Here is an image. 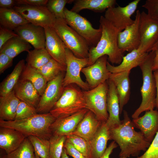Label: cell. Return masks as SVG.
<instances>
[{"label": "cell", "mask_w": 158, "mask_h": 158, "mask_svg": "<svg viewBox=\"0 0 158 158\" xmlns=\"http://www.w3.org/2000/svg\"><path fill=\"white\" fill-rule=\"evenodd\" d=\"M123 119L121 124L110 128L111 140L119 146V158L138 157L141 151L145 152L151 143L140 131L137 132L128 112L123 110Z\"/></svg>", "instance_id": "cell-1"}, {"label": "cell", "mask_w": 158, "mask_h": 158, "mask_svg": "<svg viewBox=\"0 0 158 158\" xmlns=\"http://www.w3.org/2000/svg\"><path fill=\"white\" fill-rule=\"evenodd\" d=\"M102 28L101 38L96 46L90 48L89 52L87 66L93 64L100 57L107 55L112 64L119 65L121 62L124 52L119 48L117 37L120 30L103 16L99 20Z\"/></svg>", "instance_id": "cell-2"}, {"label": "cell", "mask_w": 158, "mask_h": 158, "mask_svg": "<svg viewBox=\"0 0 158 158\" xmlns=\"http://www.w3.org/2000/svg\"><path fill=\"white\" fill-rule=\"evenodd\" d=\"M56 119L50 112L37 113L23 120L12 121L0 120V126L16 130L27 137L35 136L49 140L52 135L50 126Z\"/></svg>", "instance_id": "cell-3"}, {"label": "cell", "mask_w": 158, "mask_h": 158, "mask_svg": "<svg viewBox=\"0 0 158 158\" xmlns=\"http://www.w3.org/2000/svg\"><path fill=\"white\" fill-rule=\"evenodd\" d=\"M155 53V51L149 52L139 66L143 78L142 85L140 89L142 100L139 107L132 115L133 119L139 117L144 111L154 109L156 107V88L152 69Z\"/></svg>", "instance_id": "cell-4"}, {"label": "cell", "mask_w": 158, "mask_h": 158, "mask_svg": "<svg viewBox=\"0 0 158 158\" xmlns=\"http://www.w3.org/2000/svg\"><path fill=\"white\" fill-rule=\"evenodd\" d=\"M86 109L83 91L72 85L64 87L61 97L49 112L56 118L68 116Z\"/></svg>", "instance_id": "cell-5"}, {"label": "cell", "mask_w": 158, "mask_h": 158, "mask_svg": "<svg viewBox=\"0 0 158 158\" xmlns=\"http://www.w3.org/2000/svg\"><path fill=\"white\" fill-rule=\"evenodd\" d=\"M53 28L75 56L80 58H88L90 48L88 44L67 24L64 19L56 18Z\"/></svg>", "instance_id": "cell-6"}, {"label": "cell", "mask_w": 158, "mask_h": 158, "mask_svg": "<svg viewBox=\"0 0 158 158\" xmlns=\"http://www.w3.org/2000/svg\"><path fill=\"white\" fill-rule=\"evenodd\" d=\"M64 13V19L67 24L86 41L90 48L95 47L102 35L101 26L94 28L85 18L66 8Z\"/></svg>", "instance_id": "cell-7"}, {"label": "cell", "mask_w": 158, "mask_h": 158, "mask_svg": "<svg viewBox=\"0 0 158 158\" xmlns=\"http://www.w3.org/2000/svg\"><path fill=\"white\" fill-rule=\"evenodd\" d=\"M108 87L107 81L94 88L83 91L86 109L102 122H106L109 117L107 109Z\"/></svg>", "instance_id": "cell-8"}, {"label": "cell", "mask_w": 158, "mask_h": 158, "mask_svg": "<svg viewBox=\"0 0 158 158\" xmlns=\"http://www.w3.org/2000/svg\"><path fill=\"white\" fill-rule=\"evenodd\" d=\"M66 70L63 80L64 87L75 84L84 90L90 89L86 82L82 79L80 73L82 69L87 66L88 59L80 58L75 56L68 49H66Z\"/></svg>", "instance_id": "cell-9"}, {"label": "cell", "mask_w": 158, "mask_h": 158, "mask_svg": "<svg viewBox=\"0 0 158 158\" xmlns=\"http://www.w3.org/2000/svg\"><path fill=\"white\" fill-rule=\"evenodd\" d=\"M64 72L47 82L36 108L37 113L49 112L62 95L64 89L63 80Z\"/></svg>", "instance_id": "cell-10"}, {"label": "cell", "mask_w": 158, "mask_h": 158, "mask_svg": "<svg viewBox=\"0 0 158 158\" xmlns=\"http://www.w3.org/2000/svg\"><path fill=\"white\" fill-rule=\"evenodd\" d=\"M29 23L44 28H53L56 18L46 6L16 5L13 8Z\"/></svg>", "instance_id": "cell-11"}, {"label": "cell", "mask_w": 158, "mask_h": 158, "mask_svg": "<svg viewBox=\"0 0 158 158\" xmlns=\"http://www.w3.org/2000/svg\"><path fill=\"white\" fill-rule=\"evenodd\" d=\"M140 44L138 48L146 52L152 51L158 41V20L144 11L141 13L140 26Z\"/></svg>", "instance_id": "cell-12"}, {"label": "cell", "mask_w": 158, "mask_h": 158, "mask_svg": "<svg viewBox=\"0 0 158 158\" xmlns=\"http://www.w3.org/2000/svg\"><path fill=\"white\" fill-rule=\"evenodd\" d=\"M135 0L124 7L118 6L107 9L104 17L120 31L133 23L134 20L131 18L134 13L140 1Z\"/></svg>", "instance_id": "cell-13"}, {"label": "cell", "mask_w": 158, "mask_h": 158, "mask_svg": "<svg viewBox=\"0 0 158 158\" xmlns=\"http://www.w3.org/2000/svg\"><path fill=\"white\" fill-rule=\"evenodd\" d=\"M141 13L139 10L136 12L135 19L131 25L126 27L118 34L117 41L119 49L123 52H130L138 49L140 45V26Z\"/></svg>", "instance_id": "cell-14"}, {"label": "cell", "mask_w": 158, "mask_h": 158, "mask_svg": "<svg viewBox=\"0 0 158 158\" xmlns=\"http://www.w3.org/2000/svg\"><path fill=\"white\" fill-rule=\"evenodd\" d=\"M107 56H103L92 65L83 68L81 72L84 75L86 83L91 89L108 80L111 73L108 70Z\"/></svg>", "instance_id": "cell-15"}, {"label": "cell", "mask_w": 158, "mask_h": 158, "mask_svg": "<svg viewBox=\"0 0 158 158\" xmlns=\"http://www.w3.org/2000/svg\"><path fill=\"white\" fill-rule=\"evenodd\" d=\"M14 31L20 37L33 46L34 49L45 48L46 35L44 28L28 23Z\"/></svg>", "instance_id": "cell-16"}, {"label": "cell", "mask_w": 158, "mask_h": 158, "mask_svg": "<svg viewBox=\"0 0 158 158\" xmlns=\"http://www.w3.org/2000/svg\"><path fill=\"white\" fill-rule=\"evenodd\" d=\"M46 35L45 48L51 58L66 66V47L52 27L44 28Z\"/></svg>", "instance_id": "cell-17"}, {"label": "cell", "mask_w": 158, "mask_h": 158, "mask_svg": "<svg viewBox=\"0 0 158 158\" xmlns=\"http://www.w3.org/2000/svg\"><path fill=\"white\" fill-rule=\"evenodd\" d=\"M88 110L85 109L72 115L56 118L50 126L52 135L67 136L72 134Z\"/></svg>", "instance_id": "cell-18"}, {"label": "cell", "mask_w": 158, "mask_h": 158, "mask_svg": "<svg viewBox=\"0 0 158 158\" xmlns=\"http://www.w3.org/2000/svg\"><path fill=\"white\" fill-rule=\"evenodd\" d=\"M132 122L135 128L139 129L146 140L151 143L158 131V110L146 111L143 116L133 119Z\"/></svg>", "instance_id": "cell-19"}, {"label": "cell", "mask_w": 158, "mask_h": 158, "mask_svg": "<svg viewBox=\"0 0 158 158\" xmlns=\"http://www.w3.org/2000/svg\"><path fill=\"white\" fill-rule=\"evenodd\" d=\"M130 71H123L116 73H111L109 79L115 85L120 105V114L123 111L124 106L128 102L130 93Z\"/></svg>", "instance_id": "cell-20"}, {"label": "cell", "mask_w": 158, "mask_h": 158, "mask_svg": "<svg viewBox=\"0 0 158 158\" xmlns=\"http://www.w3.org/2000/svg\"><path fill=\"white\" fill-rule=\"evenodd\" d=\"M107 81L109 87L107 99L109 117L106 123L110 128L121 124L122 121L119 117V102L115 85L110 79Z\"/></svg>", "instance_id": "cell-21"}, {"label": "cell", "mask_w": 158, "mask_h": 158, "mask_svg": "<svg viewBox=\"0 0 158 158\" xmlns=\"http://www.w3.org/2000/svg\"><path fill=\"white\" fill-rule=\"evenodd\" d=\"M149 52L143 51L139 49L133 50L123 56L119 65L115 66L107 63L108 70L111 73L130 71L133 68L139 66L147 56Z\"/></svg>", "instance_id": "cell-22"}, {"label": "cell", "mask_w": 158, "mask_h": 158, "mask_svg": "<svg viewBox=\"0 0 158 158\" xmlns=\"http://www.w3.org/2000/svg\"><path fill=\"white\" fill-rule=\"evenodd\" d=\"M111 140L110 128L106 122H102L93 137L89 141L90 158H99L104 154L108 141Z\"/></svg>", "instance_id": "cell-23"}, {"label": "cell", "mask_w": 158, "mask_h": 158, "mask_svg": "<svg viewBox=\"0 0 158 158\" xmlns=\"http://www.w3.org/2000/svg\"><path fill=\"white\" fill-rule=\"evenodd\" d=\"M13 90L20 101L36 108L41 96L30 82L20 78Z\"/></svg>", "instance_id": "cell-24"}, {"label": "cell", "mask_w": 158, "mask_h": 158, "mask_svg": "<svg viewBox=\"0 0 158 158\" xmlns=\"http://www.w3.org/2000/svg\"><path fill=\"white\" fill-rule=\"evenodd\" d=\"M102 122L89 110L71 134L80 136L89 141L95 135Z\"/></svg>", "instance_id": "cell-25"}, {"label": "cell", "mask_w": 158, "mask_h": 158, "mask_svg": "<svg viewBox=\"0 0 158 158\" xmlns=\"http://www.w3.org/2000/svg\"><path fill=\"white\" fill-rule=\"evenodd\" d=\"M26 138L16 130L0 127V148L8 154L17 149Z\"/></svg>", "instance_id": "cell-26"}, {"label": "cell", "mask_w": 158, "mask_h": 158, "mask_svg": "<svg viewBox=\"0 0 158 158\" xmlns=\"http://www.w3.org/2000/svg\"><path fill=\"white\" fill-rule=\"evenodd\" d=\"M20 101L16 96L13 90L6 95L0 97V120H14Z\"/></svg>", "instance_id": "cell-27"}, {"label": "cell", "mask_w": 158, "mask_h": 158, "mask_svg": "<svg viewBox=\"0 0 158 158\" xmlns=\"http://www.w3.org/2000/svg\"><path fill=\"white\" fill-rule=\"evenodd\" d=\"M70 10L78 13L84 9H89L95 12H103L109 8L115 7V0H76Z\"/></svg>", "instance_id": "cell-28"}, {"label": "cell", "mask_w": 158, "mask_h": 158, "mask_svg": "<svg viewBox=\"0 0 158 158\" xmlns=\"http://www.w3.org/2000/svg\"><path fill=\"white\" fill-rule=\"evenodd\" d=\"M28 23L13 8H0V26L14 30L18 27Z\"/></svg>", "instance_id": "cell-29"}, {"label": "cell", "mask_w": 158, "mask_h": 158, "mask_svg": "<svg viewBox=\"0 0 158 158\" xmlns=\"http://www.w3.org/2000/svg\"><path fill=\"white\" fill-rule=\"evenodd\" d=\"M25 65L24 60L20 61L11 73L2 82L0 86V97L4 96L13 90L20 78Z\"/></svg>", "instance_id": "cell-30"}, {"label": "cell", "mask_w": 158, "mask_h": 158, "mask_svg": "<svg viewBox=\"0 0 158 158\" xmlns=\"http://www.w3.org/2000/svg\"><path fill=\"white\" fill-rule=\"evenodd\" d=\"M31 44L18 36L8 41L0 48V53H4L13 59L23 51H28L31 48Z\"/></svg>", "instance_id": "cell-31"}, {"label": "cell", "mask_w": 158, "mask_h": 158, "mask_svg": "<svg viewBox=\"0 0 158 158\" xmlns=\"http://www.w3.org/2000/svg\"><path fill=\"white\" fill-rule=\"evenodd\" d=\"M20 78L30 82L40 96L42 95L46 87L47 82L38 69L26 64Z\"/></svg>", "instance_id": "cell-32"}, {"label": "cell", "mask_w": 158, "mask_h": 158, "mask_svg": "<svg viewBox=\"0 0 158 158\" xmlns=\"http://www.w3.org/2000/svg\"><path fill=\"white\" fill-rule=\"evenodd\" d=\"M26 59L27 64L39 69L52 58L45 48L29 50Z\"/></svg>", "instance_id": "cell-33"}, {"label": "cell", "mask_w": 158, "mask_h": 158, "mask_svg": "<svg viewBox=\"0 0 158 158\" xmlns=\"http://www.w3.org/2000/svg\"><path fill=\"white\" fill-rule=\"evenodd\" d=\"M66 66L51 58L46 64L38 70L48 82L59 74L66 72Z\"/></svg>", "instance_id": "cell-34"}, {"label": "cell", "mask_w": 158, "mask_h": 158, "mask_svg": "<svg viewBox=\"0 0 158 158\" xmlns=\"http://www.w3.org/2000/svg\"><path fill=\"white\" fill-rule=\"evenodd\" d=\"M32 145L28 137L16 150L4 155L2 158H35Z\"/></svg>", "instance_id": "cell-35"}, {"label": "cell", "mask_w": 158, "mask_h": 158, "mask_svg": "<svg viewBox=\"0 0 158 158\" xmlns=\"http://www.w3.org/2000/svg\"><path fill=\"white\" fill-rule=\"evenodd\" d=\"M27 137L32 145L35 154L40 158H50L49 140L35 136Z\"/></svg>", "instance_id": "cell-36"}, {"label": "cell", "mask_w": 158, "mask_h": 158, "mask_svg": "<svg viewBox=\"0 0 158 158\" xmlns=\"http://www.w3.org/2000/svg\"><path fill=\"white\" fill-rule=\"evenodd\" d=\"M66 136L52 135L49 139L50 158H61Z\"/></svg>", "instance_id": "cell-37"}, {"label": "cell", "mask_w": 158, "mask_h": 158, "mask_svg": "<svg viewBox=\"0 0 158 158\" xmlns=\"http://www.w3.org/2000/svg\"><path fill=\"white\" fill-rule=\"evenodd\" d=\"M74 1V0H49L46 6L56 18L64 19L66 5Z\"/></svg>", "instance_id": "cell-38"}, {"label": "cell", "mask_w": 158, "mask_h": 158, "mask_svg": "<svg viewBox=\"0 0 158 158\" xmlns=\"http://www.w3.org/2000/svg\"><path fill=\"white\" fill-rule=\"evenodd\" d=\"M67 140L86 158H90L89 142L78 135L71 134L66 136Z\"/></svg>", "instance_id": "cell-39"}, {"label": "cell", "mask_w": 158, "mask_h": 158, "mask_svg": "<svg viewBox=\"0 0 158 158\" xmlns=\"http://www.w3.org/2000/svg\"><path fill=\"white\" fill-rule=\"evenodd\" d=\"M37 114L35 108L25 102L20 101L17 109L14 120L26 119Z\"/></svg>", "instance_id": "cell-40"}, {"label": "cell", "mask_w": 158, "mask_h": 158, "mask_svg": "<svg viewBox=\"0 0 158 158\" xmlns=\"http://www.w3.org/2000/svg\"><path fill=\"white\" fill-rule=\"evenodd\" d=\"M137 158H158V131L148 148Z\"/></svg>", "instance_id": "cell-41"}, {"label": "cell", "mask_w": 158, "mask_h": 158, "mask_svg": "<svg viewBox=\"0 0 158 158\" xmlns=\"http://www.w3.org/2000/svg\"><path fill=\"white\" fill-rule=\"evenodd\" d=\"M142 7L147 10L150 17L158 20V0H147Z\"/></svg>", "instance_id": "cell-42"}, {"label": "cell", "mask_w": 158, "mask_h": 158, "mask_svg": "<svg viewBox=\"0 0 158 158\" xmlns=\"http://www.w3.org/2000/svg\"><path fill=\"white\" fill-rule=\"evenodd\" d=\"M18 36L13 30L0 26V48L12 38Z\"/></svg>", "instance_id": "cell-43"}, {"label": "cell", "mask_w": 158, "mask_h": 158, "mask_svg": "<svg viewBox=\"0 0 158 158\" xmlns=\"http://www.w3.org/2000/svg\"><path fill=\"white\" fill-rule=\"evenodd\" d=\"M64 148L67 154L73 158H86L81 152L76 149L67 139L64 143Z\"/></svg>", "instance_id": "cell-44"}, {"label": "cell", "mask_w": 158, "mask_h": 158, "mask_svg": "<svg viewBox=\"0 0 158 158\" xmlns=\"http://www.w3.org/2000/svg\"><path fill=\"white\" fill-rule=\"evenodd\" d=\"M13 59L6 54L0 53V74H1L12 65Z\"/></svg>", "instance_id": "cell-45"}, {"label": "cell", "mask_w": 158, "mask_h": 158, "mask_svg": "<svg viewBox=\"0 0 158 158\" xmlns=\"http://www.w3.org/2000/svg\"><path fill=\"white\" fill-rule=\"evenodd\" d=\"M48 0H16L17 5L32 6H46Z\"/></svg>", "instance_id": "cell-46"}, {"label": "cell", "mask_w": 158, "mask_h": 158, "mask_svg": "<svg viewBox=\"0 0 158 158\" xmlns=\"http://www.w3.org/2000/svg\"><path fill=\"white\" fill-rule=\"evenodd\" d=\"M117 147L116 143L114 141H112L107 147L103 155L99 158H110V156L113 150Z\"/></svg>", "instance_id": "cell-47"}, {"label": "cell", "mask_w": 158, "mask_h": 158, "mask_svg": "<svg viewBox=\"0 0 158 158\" xmlns=\"http://www.w3.org/2000/svg\"><path fill=\"white\" fill-rule=\"evenodd\" d=\"M16 4V0H0V8H13Z\"/></svg>", "instance_id": "cell-48"}, {"label": "cell", "mask_w": 158, "mask_h": 158, "mask_svg": "<svg viewBox=\"0 0 158 158\" xmlns=\"http://www.w3.org/2000/svg\"><path fill=\"white\" fill-rule=\"evenodd\" d=\"M153 73L155 78L156 88V108L158 110V70H157L153 71Z\"/></svg>", "instance_id": "cell-49"}, {"label": "cell", "mask_w": 158, "mask_h": 158, "mask_svg": "<svg viewBox=\"0 0 158 158\" xmlns=\"http://www.w3.org/2000/svg\"><path fill=\"white\" fill-rule=\"evenodd\" d=\"M152 69L153 71L158 70V49L155 50V55L153 62Z\"/></svg>", "instance_id": "cell-50"}, {"label": "cell", "mask_w": 158, "mask_h": 158, "mask_svg": "<svg viewBox=\"0 0 158 158\" xmlns=\"http://www.w3.org/2000/svg\"><path fill=\"white\" fill-rule=\"evenodd\" d=\"M61 158H69L65 149L63 148V151Z\"/></svg>", "instance_id": "cell-51"}, {"label": "cell", "mask_w": 158, "mask_h": 158, "mask_svg": "<svg viewBox=\"0 0 158 158\" xmlns=\"http://www.w3.org/2000/svg\"><path fill=\"white\" fill-rule=\"evenodd\" d=\"M158 49V41L154 46L152 51H155Z\"/></svg>", "instance_id": "cell-52"}, {"label": "cell", "mask_w": 158, "mask_h": 158, "mask_svg": "<svg viewBox=\"0 0 158 158\" xmlns=\"http://www.w3.org/2000/svg\"><path fill=\"white\" fill-rule=\"evenodd\" d=\"M35 158H40L37 155L35 154Z\"/></svg>", "instance_id": "cell-53"}]
</instances>
